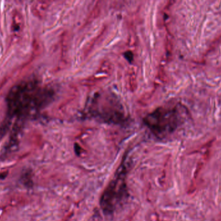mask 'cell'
Segmentation results:
<instances>
[{
    "label": "cell",
    "instance_id": "obj_1",
    "mask_svg": "<svg viewBox=\"0 0 221 221\" xmlns=\"http://www.w3.org/2000/svg\"><path fill=\"white\" fill-rule=\"evenodd\" d=\"M53 96L51 90L39 86L35 78H27L15 84L7 97L8 112L11 116H25L45 107Z\"/></svg>",
    "mask_w": 221,
    "mask_h": 221
},
{
    "label": "cell",
    "instance_id": "obj_2",
    "mask_svg": "<svg viewBox=\"0 0 221 221\" xmlns=\"http://www.w3.org/2000/svg\"><path fill=\"white\" fill-rule=\"evenodd\" d=\"M121 168L105 189L100 199V207L104 214L113 213L128 195L125 179L126 168L124 165Z\"/></svg>",
    "mask_w": 221,
    "mask_h": 221
},
{
    "label": "cell",
    "instance_id": "obj_3",
    "mask_svg": "<svg viewBox=\"0 0 221 221\" xmlns=\"http://www.w3.org/2000/svg\"><path fill=\"white\" fill-rule=\"evenodd\" d=\"M150 119L155 121L148 123L149 126L159 135L171 132L180 122V116L176 108L156 110Z\"/></svg>",
    "mask_w": 221,
    "mask_h": 221
},
{
    "label": "cell",
    "instance_id": "obj_4",
    "mask_svg": "<svg viewBox=\"0 0 221 221\" xmlns=\"http://www.w3.org/2000/svg\"><path fill=\"white\" fill-rule=\"evenodd\" d=\"M24 27V20L19 10H14L11 22V33L14 37H19Z\"/></svg>",
    "mask_w": 221,
    "mask_h": 221
},
{
    "label": "cell",
    "instance_id": "obj_5",
    "mask_svg": "<svg viewBox=\"0 0 221 221\" xmlns=\"http://www.w3.org/2000/svg\"><path fill=\"white\" fill-rule=\"evenodd\" d=\"M22 182L25 185L31 186L32 184L31 174L30 173H26L22 176Z\"/></svg>",
    "mask_w": 221,
    "mask_h": 221
}]
</instances>
